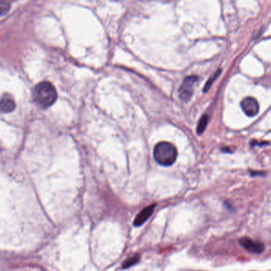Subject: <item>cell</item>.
Masks as SVG:
<instances>
[{
    "label": "cell",
    "instance_id": "6da1fadb",
    "mask_svg": "<svg viewBox=\"0 0 271 271\" xmlns=\"http://www.w3.org/2000/svg\"><path fill=\"white\" fill-rule=\"evenodd\" d=\"M33 96L38 106L47 108L53 105L57 100V90L50 82H41L33 89Z\"/></svg>",
    "mask_w": 271,
    "mask_h": 271
},
{
    "label": "cell",
    "instance_id": "7a4b0ae2",
    "mask_svg": "<svg viewBox=\"0 0 271 271\" xmlns=\"http://www.w3.org/2000/svg\"><path fill=\"white\" fill-rule=\"evenodd\" d=\"M154 159L163 166H171L176 161L177 148L168 142H160L154 147Z\"/></svg>",
    "mask_w": 271,
    "mask_h": 271
},
{
    "label": "cell",
    "instance_id": "3957f363",
    "mask_svg": "<svg viewBox=\"0 0 271 271\" xmlns=\"http://www.w3.org/2000/svg\"><path fill=\"white\" fill-rule=\"evenodd\" d=\"M197 80V76H190L184 80L180 88V97L182 101L190 100L194 93V85Z\"/></svg>",
    "mask_w": 271,
    "mask_h": 271
},
{
    "label": "cell",
    "instance_id": "277c9868",
    "mask_svg": "<svg viewBox=\"0 0 271 271\" xmlns=\"http://www.w3.org/2000/svg\"><path fill=\"white\" fill-rule=\"evenodd\" d=\"M239 243L250 253L261 254L264 252V244L259 241H255L248 237L240 239Z\"/></svg>",
    "mask_w": 271,
    "mask_h": 271
},
{
    "label": "cell",
    "instance_id": "5b68a950",
    "mask_svg": "<svg viewBox=\"0 0 271 271\" xmlns=\"http://www.w3.org/2000/svg\"><path fill=\"white\" fill-rule=\"evenodd\" d=\"M241 108L243 112L249 117L256 116L259 112V105L253 97H246L241 102Z\"/></svg>",
    "mask_w": 271,
    "mask_h": 271
},
{
    "label": "cell",
    "instance_id": "8992f818",
    "mask_svg": "<svg viewBox=\"0 0 271 271\" xmlns=\"http://www.w3.org/2000/svg\"><path fill=\"white\" fill-rule=\"evenodd\" d=\"M156 205H151L150 206L145 207L142 211H140L136 217L134 221V225L135 227H140V225L144 224L146 222L147 220L153 213L154 209Z\"/></svg>",
    "mask_w": 271,
    "mask_h": 271
},
{
    "label": "cell",
    "instance_id": "52a82bcc",
    "mask_svg": "<svg viewBox=\"0 0 271 271\" xmlns=\"http://www.w3.org/2000/svg\"><path fill=\"white\" fill-rule=\"evenodd\" d=\"M16 108V104L13 98L8 94H5L0 99V112L2 113H10Z\"/></svg>",
    "mask_w": 271,
    "mask_h": 271
},
{
    "label": "cell",
    "instance_id": "ba28073f",
    "mask_svg": "<svg viewBox=\"0 0 271 271\" xmlns=\"http://www.w3.org/2000/svg\"><path fill=\"white\" fill-rule=\"evenodd\" d=\"M208 115H204L203 116L201 117L197 128V134L198 135H201L204 132V130H206L207 124H208Z\"/></svg>",
    "mask_w": 271,
    "mask_h": 271
},
{
    "label": "cell",
    "instance_id": "9c48e42d",
    "mask_svg": "<svg viewBox=\"0 0 271 271\" xmlns=\"http://www.w3.org/2000/svg\"><path fill=\"white\" fill-rule=\"evenodd\" d=\"M11 9V3L6 0H0V16H5Z\"/></svg>",
    "mask_w": 271,
    "mask_h": 271
},
{
    "label": "cell",
    "instance_id": "30bf717a",
    "mask_svg": "<svg viewBox=\"0 0 271 271\" xmlns=\"http://www.w3.org/2000/svg\"><path fill=\"white\" fill-rule=\"evenodd\" d=\"M221 73V69H219V70H217V72L213 74L212 77H211V78H210V80H209L207 83H206V85L204 87L203 91L205 93H206V92L210 89V87L212 86V84H213V82L217 79V78H218L219 76H220Z\"/></svg>",
    "mask_w": 271,
    "mask_h": 271
},
{
    "label": "cell",
    "instance_id": "8fae6325",
    "mask_svg": "<svg viewBox=\"0 0 271 271\" xmlns=\"http://www.w3.org/2000/svg\"><path fill=\"white\" fill-rule=\"evenodd\" d=\"M140 260V256L135 255L133 258H130L128 259V260L125 261L122 264V267L124 269H126V268H129V267L134 266L136 263H137Z\"/></svg>",
    "mask_w": 271,
    "mask_h": 271
}]
</instances>
